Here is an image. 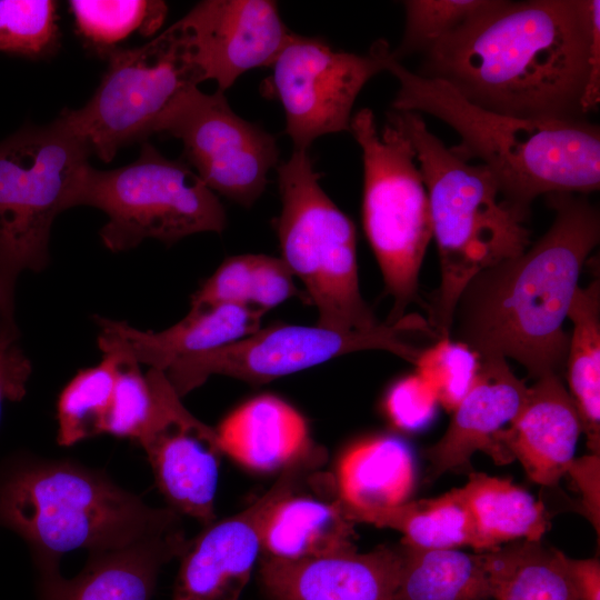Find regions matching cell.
Returning <instances> with one entry per match:
<instances>
[{
    "label": "cell",
    "instance_id": "obj_11",
    "mask_svg": "<svg viewBox=\"0 0 600 600\" xmlns=\"http://www.w3.org/2000/svg\"><path fill=\"white\" fill-rule=\"evenodd\" d=\"M417 332L436 338L428 321L416 313L367 330L273 324L223 347L181 357L164 372L182 398L213 374L262 384L361 350H384L416 364L423 349L409 337Z\"/></svg>",
    "mask_w": 600,
    "mask_h": 600
},
{
    "label": "cell",
    "instance_id": "obj_41",
    "mask_svg": "<svg viewBox=\"0 0 600 600\" xmlns=\"http://www.w3.org/2000/svg\"><path fill=\"white\" fill-rule=\"evenodd\" d=\"M0 336L19 337L14 322V297L10 296L0 279Z\"/></svg>",
    "mask_w": 600,
    "mask_h": 600
},
{
    "label": "cell",
    "instance_id": "obj_2",
    "mask_svg": "<svg viewBox=\"0 0 600 600\" xmlns=\"http://www.w3.org/2000/svg\"><path fill=\"white\" fill-rule=\"evenodd\" d=\"M547 200L556 213L548 231L468 282L450 331L478 357L514 359L534 379L564 371L570 336L563 321L600 239L599 210L587 196L551 193Z\"/></svg>",
    "mask_w": 600,
    "mask_h": 600
},
{
    "label": "cell",
    "instance_id": "obj_26",
    "mask_svg": "<svg viewBox=\"0 0 600 600\" xmlns=\"http://www.w3.org/2000/svg\"><path fill=\"white\" fill-rule=\"evenodd\" d=\"M402 564L393 600H493L483 552L400 544Z\"/></svg>",
    "mask_w": 600,
    "mask_h": 600
},
{
    "label": "cell",
    "instance_id": "obj_30",
    "mask_svg": "<svg viewBox=\"0 0 600 600\" xmlns=\"http://www.w3.org/2000/svg\"><path fill=\"white\" fill-rule=\"evenodd\" d=\"M101 361L80 370L63 388L57 401V442L70 447L104 433L116 381L117 357L100 349Z\"/></svg>",
    "mask_w": 600,
    "mask_h": 600
},
{
    "label": "cell",
    "instance_id": "obj_29",
    "mask_svg": "<svg viewBox=\"0 0 600 600\" xmlns=\"http://www.w3.org/2000/svg\"><path fill=\"white\" fill-rule=\"evenodd\" d=\"M483 556L493 600H578L558 549L518 540Z\"/></svg>",
    "mask_w": 600,
    "mask_h": 600
},
{
    "label": "cell",
    "instance_id": "obj_8",
    "mask_svg": "<svg viewBox=\"0 0 600 600\" xmlns=\"http://www.w3.org/2000/svg\"><path fill=\"white\" fill-rule=\"evenodd\" d=\"M90 154L59 118L0 141V279L10 296L22 271L48 264L52 223L74 207Z\"/></svg>",
    "mask_w": 600,
    "mask_h": 600
},
{
    "label": "cell",
    "instance_id": "obj_12",
    "mask_svg": "<svg viewBox=\"0 0 600 600\" xmlns=\"http://www.w3.org/2000/svg\"><path fill=\"white\" fill-rule=\"evenodd\" d=\"M390 51L383 40L367 54H357L333 50L319 38L292 33L269 67L264 93L281 103L294 151L309 150L324 134L349 131L358 94L386 70Z\"/></svg>",
    "mask_w": 600,
    "mask_h": 600
},
{
    "label": "cell",
    "instance_id": "obj_16",
    "mask_svg": "<svg viewBox=\"0 0 600 600\" xmlns=\"http://www.w3.org/2000/svg\"><path fill=\"white\" fill-rule=\"evenodd\" d=\"M401 548L281 559L260 554L258 580L268 600H393Z\"/></svg>",
    "mask_w": 600,
    "mask_h": 600
},
{
    "label": "cell",
    "instance_id": "obj_24",
    "mask_svg": "<svg viewBox=\"0 0 600 600\" xmlns=\"http://www.w3.org/2000/svg\"><path fill=\"white\" fill-rule=\"evenodd\" d=\"M354 524L344 516L338 494L323 500L297 492L268 514L260 554L299 559L357 550Z\"/></svg>",
    "mask_w": 600,
    "mask_h": 600
},
{
    "label": "cell",
    "instance_id": "obj_39",
    "mask_svg": "<svg viewBox=\"0 0 600 600\" xmlns=\"http://www.w3.org/2000/svg\"><path fill=\"white\" fill-rule=\"evenodd\" d=\"M580 494L584 513L599 536L600 526V454L589 453L573 458L566 466Z\"/></svg>",
    "mask_w": 600,
    "mask_h": 600
},
{
    "label": "cell",
    "instance_id": "obj_15",
    "mask_svg": "<svg viewBox=\"0 0 600 600\" xmlns=\"http://www.w3.org/2000/svg\"><path fill=\"white\" fill-rule=\"evenodd\" d=\"M181 21L204 79L221 92L246 71L270 67L293 33L268 0H206Z\"/></svg>",
    "mask_w": 600,
    "mask_h": 600
},
{
    "label": "cell",
    "instance_id": "obj_20",
    "mask_svg": "<svg viewBox=\"0 0 600 600\" xmlns=\"http://www.w3.org/2000/svg\"><path fill=\"white\" fill-rule=\"evenodd\" d=\"M528 390L504 358L479 357L474 380L446 432L424 452L431 478L468 464L478 450L491 454L497 434L517 416Z\"/></svg>",
    "mask_w": 600,
    "mask_h": 600
},
{
    "label": "cell",
    "instance_id": "obj_27",
    "mask_svg": "<svg viewBox=\"0 0 600 600\" xmlns=\"http://www.w3.org/2000/svg\"><path fill=\"white\" fill-rule=\"evenodd\" d=\"M573 323L564 370L590 453L600 454V281L578 287L568 316Z\"/></svg>",
    "mask_w": 600,
    "mask_h": 600
},
{
    "label": "cell",
    "instance_id": "obj_22",
    "mask_svg": "<svg viewBox=\"0 0 600 600\" xmlns=\"http://www.w3.org/2000/svg\"><path fill=\"white\" fill-rule=\"evenodd\" d=\"M214 431L222 453L262 472L282 470L316 444L303 416L273 394L243 402Z\"/></svg>",
    "mask_w": 600,
    "mask_h": 600
},
{
    "label": "cell",
    "instance_id": "obj_33",
    "mask_svg": "<svg viewBox=\"0 0 600 600\" xmlns=\"http://www.w3.org/2000/svg\"><path fill=\"white\" fill-rule=\"evenodd\" d=\"M490 0H407L406 27L392 57L402 58L426 52L443 36L454 30L488 6Z\"/></svg>",
    "mask_w": 600,
    "mask_h": 600
},
{
    "label": "cell",
    "instance_id": "obj_6",
    "mask_svg": "<svg viewBox=\"0 0 600 600\" xmlns=\"http://www.w3.org/2000/svg\"><path fill=\"white\" fill-rule=\"evenodd\" d=\"M277 171L281 259L302 281L317 309V324L339 331L377 327L360 293L356 227L321 188L308 150H293Z\"/></svg>",
    "mask_w": 600,
    "mask_h": 600
},
{
    "label": "cell",
    "instance_id": "obj_28",
    "mask_svg": "<svg viewBox=\"0 0 600 600\" xmlns=\"http://www.w3.org/2000/svg\"><path fill=\"white\" fill-rule=\"evenodd\" d=\"M347 518L354 523L397 530L403 534V544L423 549L469 546L476 552H484L472 518L456 488L436 498L406 501Z\"/></svg>",
    "mask_w": 600,
    "mask_h": 600
},
{
    "label": "cell",
    "instance_id": "obj_18",
    "mask_svg": "<svg viewBox=\"0 0 600 600\" xmlns=\"http://www.w3.org/2000/svg\"><path fill=\"white\" fill-rule=\"evenodd\" d=\"M139 444L169 508L203 526L213 522L222 453L214 429L186 409Z\"/></svg>",
    "mask_w": 600,
    "mask_h": 600
},
{
    "label": "cell",
    "instance_id": "obj_36",
    "mask_svg": "<svg viewBox=\"0 0 600 600\" xmlns=\"http://www.w3.org/2000/svg\"><path fill=\"white\" fill-rule=\"evenodd\" d=\"M438 399L430 383L419 373L398 381L386 399V410L399 429L418 430L428 424L437 408Z\"/></svg>",
    "mask_w": 600,
    "mask_h": 600
},
{
    "label": "cell",
    "instance_id": "obj_21",
    "mask_svg": "<svg viewBox=\"0 0 600 600\" xmlns=\"http://www.w3.org/2000/svg\"><path fill=\"white\" fill-rule=\"evenodd\" d=\"M264 311L252 306L220 304L190 309L174 326L141 331L123 321L96 318L101 331L119 338L139 363L166 371L177 359L210 351L260 329Z\"/></svg>",
    "mask_w": 600,
    "mask_h": 600
},
{
    "label": "cell",
    "instance_id": "obj_9",
    "mask_svg": "<svg viewBox=\"0 0 600 600\" xmlns=\"http://www.w3.org/2000/svg\"><path fill=\"white\" fill-rule=\"evenodd\" d=\"M108 68L91 99L58 117L104 162L144 141L176 100L204 81L181 19L146 44L103 54Z\"/></svg>",
    "mask_w": 600,
    "mask_h": 600
},
{
    "label": "cell",
    "instance_id": "obj_5",
    "mask_svg": "<svg viewBox=\"0 0 600 600\" xmlns=\"http://www.w3.org/2000/svg\"><path fill=\"white\" fill-rule=\"evenodd\" d=\"M387 120L411 141L426 186L441 274L427 321L438 340L450 338L464 287L482 270L523 252L530 231L502 201L490 171L446 147L421 113L392 110Z\"/></svg>",
    "mask_w": 600,
    "mask_h": 600
},
{
    "label": "cell",
    "instance_id": "obj_37",
    "mask_svg": "<svg viewBox=\"0 0 600 600\" xmlns=\"http://www.w3.org/2000/svg\"><path fill=\"white\" fill-rule=\"evenodd\" d=\"M298 294L293 274L281 258L253 254L250 306L267 312Z\"/></svg>",
    "mask_w": 600,
    "mask_h": 600
},
{
    "label": "cell",
    "instance_id": "obj_19",
    "mask_svg": "<svg viewBox=\"0 0 600 600\" xmlns=\"http://www.w3.org/2000/svg\"><path fill=\"white\" fill-rule=\"evenodd\" d=\"M188 539L182 523L128 546L90 552L73 578L38 574V600H151L164 564L179 559Z\"/></svg>",
    "mask_w": 600,
    "mask_h": 600
},
{
    "label": "cell",
    "instance_id": "obj_40",
    "mask_svg": "<svg viewBox=\"0 0 600 600\" xmlns=\"http://www.w3.org/2000/svg\"><path fill=\"white\" fill-rule=\"evenodd\" d=\"M561 559L577 599L600 600L599 559H572L562 551Z\"/></svg>",
    "mask_w": 600,
    "mask_h": 600
},
{
    "label": "cell",
    "instance_id": "obj_32",
    "mask_svg": "<svg viewBox=\"0 0 600 600\" xmlns=\"http://www.w3.org/2000/svg\"><path fill=\"white\" fill-rule=\"evenodd\" d=\"M59 46L56 1L0 0V52L39 60Z\"/></svg>",
    "mask_w": 600,
    "mask_h": 600
},
{
    "label": "cell",
    "instance_id": "obj_38",
    "mask_svg": "<svg viewBox=\"0 0 600 600\" xmlns=\"http://www.w3.org/2000/svg\"><path fill=\"white\" fill-rule=\"evenodd\" d=\"M31 374L30 360L18 344V337L0 336V416L6 401H20Z\"/></svg>",
    "mask_w": 600,
    "mask_h": 600
},
{
    "label": "cell",
    "instance_id": "obj_17",
    "mask_svg": "<svg viewBox=\"0 0 600 600\" xmlns=\"http://www.w3.org/2000/svg\"><path fill=\"white\" fill-rule=\"evenodd\" d=\"M582 426L577 406L556 373L536 379L517 416L494 439L491 456L516 458L536 483L554 487L574 458Z\"/></svg>",
    "mask_w": 600,
    "mask_h": 600
},
{
    "label": "cell",
    "instance_id": "obj_34",
    "mask_svg": "<svg viewBox=\"0 0 600 600\" xmlns=\"http://www.w3.org/2000/svg\"><path fill=\"white\" fill-rule=\"evenodd\" d=\"M416 366L434 390L438 402L452 411L474 380L479 357L467 346L442 338L422 351Z\"/></svg>",
    "mask_w": 600,
    "mask_h": 600
},
{
    "label": "cell",
    "instance_id": "obj_10",
    "mask_svg": "<svg viewBox=\"0 0 600 600\" xmlns=\"http://www.w3.org/2000/svg\"><path fill=\"white\" fill-rule=\"evenodd\" d=\"M81 204L108 216L100 237L114 252L149 238L171 244L199 232H221L227 224L217 194L187 162L166 158L147 141L129 164L112 170L89 166L74 199V206Z\"/></svg>",
    "mask_w": 600,
    "mask_h": 600
},
{
    "label": "cell",
    "instance_id": "obj_13",
    "mask_svg": "<svg viewBox=\"0 0 600 600\" xmlns=\"http://www.w3.org/2000/svg\"><path fill=\"white\" fill-rule=\"evenodd\" d=\"M156 133L181 140L183 159L202 182L244 208L262 194L279 160L276 138L236 114L219 90L211 94L198 87L188 90Z\"/></svg>",
    "mask_w": 600,
    "mask_h": 600
},
{
    "label": "cell",
    "instance_id": "obj_4",
    "mask_svg": "<svg viewBox=\"0 0 600 600\" xmlns=\"http://www.w3.org/2000/svg\"><path fill=\"white\" fill-rule=\"evenodd\" d=\"M181 522L101 470L18 452L0 462V529L21 537L38 574L60 571L63 554L117 549Z\"/></svg>",
    "mask_w": 600,
    "mask_h": 600
},
{
    "label": "cell",
    "instance_id": "obj_35",
    "mask_svg": "<svg viewBox=\"0 0 600 600\" xmlns=\"http://www.w3.org/2000/svg\"><path fill=\"white\" fill-rule=\"evenodd\" d=\"M253 254L227 258L191 298L190 309L236 304L250 306Z\"/></svg>",
    "mask_w": 600,
    "mask_h": 600
},
{
    "label": "cell",
    "instance_id": "obj_31",
    "mask_svg": "<svg viewBox=\"0 0 600 600\" xmlns=\"http://www.w3.org/2000/svg\"><path fill=\"white\" fill-rule=\"evenodd\" d=\"M76 30L101 56L131 34L150 36L163 23L168 7L154 0H72Z\"/></svg>",
    "mask_w": 600,
    "mask_h": 600
},
{
    "label": "cell",
    "instance_id": "obj_25",
    "mask_svg": "<svg viewBox=\"0 0 600 600\" xmlns=\"http://www.w3.org/2000/svg\"><path fill=\"white\" fill-rule=\"evenodd\" d=\"M456 489L484 552L518 540L541 541L548 530L543 504L509 479L471 472L466 484Z\"/></svg>",
    "mask_w": 600,
    "mask_h": 600
},
{
    "label": "cell",
    "instance_id": "obj_1",
    "mask_svg": "<svg viewBox=\"0 0 600 600\" xmlns=\"http://www.w3.org/2000/svg\"><path fill=\"white\" fill-rule=\"evenodd\" d=\"M423 56L419 74L483 109L586 119L600 102V1L490 0Z\"/></svg>",
    "mask_w": 600,
    "mask_h": 600
},
{
    "label": "cell",
    "instance_id": "obj_3",
    "mask_svg": "<svg viewBox=\"0 0 600 600\" xmlns=\"http://www.w3.org/2000/svg\"><path fill=\"white\" fill-rule=\"evenodd\" d=\"M386 71L399 89L396 111L426 112L450 126L460 143L452 151L480 160L502 201L524 222L542 194H584L600 187V130L587 119L537 120L476 106L447 82L414 73L390 51Z\"/></svg>",
    "mask_w": 600,
    "mask_h": 600
},
{
    "label": "cell",
    "instance_id": "obj_7",
    "mask_svg": "<svg viewBox=\"0 0 600 600\" xmlns=\"http://www.w3.org/2000/svg\"><path fill=\"white\" fill-rule=\"evenodd\" d=\"M349 131L362 151V223L393 299L387 323L404 317L418 301L419 272L432 238L429 199L406 133L387 120L379 129L373 112L352 114Z\"/></svg>",
    "mask_w": 600,
    "mask_h": 600
},
{
    "label": "cell",
    "instance_id": "obj_23",
    "mask_svg": "<svg viewBox=\"0 0 600 600\" xmlns=\"http://www.w3.org/2000/svg\"><path fill=\"white\" fill-rule=\"evenodd\" d=\"M333 479L346 517L397 507L414 488L413 456L399 438L366 439L341 456Z\"/></svg>",
    "mask_w": 600,
    "mask_h": 600
},
{
    "label": "cell",
    "instance_id": "obj_14",
    "mask_svg": "<svg viewBox=\"0 0 600 600\" xmlns=\"http://www.w3.org/2000/svg\"><path fill=\"white\" fill-rule=\"evenodd\" d=\"M327 459L314 444L281 470L271 488L242 511L213 521L179 557L172 600H239L261 553L266 519L282 499L300 492L320 473Z\"/></svg>",
    "mask_w": 600,
    "mask_h": 600
}]
</instances>
